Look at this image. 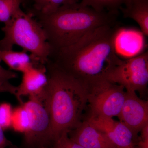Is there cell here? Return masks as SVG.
Listing matches in <instances>:
<instances>
[{
	"instance_id": "obj_22",
	"label": "cell",
	"mask_w": 148,
	"mask_h": 148,
	"mask_svg": "<svg viewBox=\"0 0 148 148\" xmlns=\"http://www.w3.org/2000/svg\"><path fill=\"white\" fill-rule=\"evenodd\" d=\"M4 130L0 125V148H5L9 145V142L4 133Z\"/></svg>"
},
{
	"instance_id": "obj_19",
	"label": "cell",
	"mask_w": 148,
	"mask_h": 148,
	"mask_svg": "<svg viewBox=\"0 0 148 148\" xmlns=\"http://www.w3.org/2000/svg\"><path fill=\"white\" fill-rule=\"evenodd\" d=\"M18 77V75L11 70H7L0 65V93L9 92L15 96L17 86L10 82V80Z\"/></svg>"
},
{
	"instance_id": "obj_10",
	"label": "cell",
	"mask_w": 148,
	"mask_h": 148,
	"mask_svg": "<svg viewBox=\"0 0 148 148\" xmlns=\"http://www.w3.org/2000/svg\"><path fill=\"white\" fill-rule=\"evenodd\" d=\"M145 36L141 31L137 29L125 28L116 29L114 45L117 54L119 57L127 59L145 52Z\"/></svg>"
},
{
	"instance_id": "obj_5",
	"label": "cell",
	"mask_w": 148,
	"mask_h": 148,
	"mask_svg": "<svg viewBox=\"0 0 148 148\" xmlns=\"http://www.w3.org/2000/svg\"><path fill=\"white\" fill-rule=\"evenodd\" d=\"M88 86L90 114L111 118L118 116L126 96L124 88L106 79Z\"/></svg>"
},
{
	"instance_id": "obj_4",
	"label": "cell",
	"mask_w": 148,
	"mask_h": 148,
	"mask_svg": "<svg viewBox=\"0 0 148 148\" xmlns=\"http://www.w3.org/2000/svg\"><path fill=\"white\" fill-rule=\"evenodd\" d=\"M1 30L4 37L0 40V50H12L14 46H18L30 52L38 63L45 65L52 47L42 27L32 13L19 9L4 23Z\"/></svg>"
},
{
	"instance_id": "obj_7",
	"label": "cell",
	"mask_w": 148,
	"mask_h": 148,
	"mask_svg": "<svg viewBox=\"0 0 148 148\" xmlns=\"http://www.w3.org/2000/svg\"><path fill=\"white\" fill-rule=\"evenodd\" d=\"M24 103V106L29 115L30 123L28 130L25 132L27 143L31 145H38L41 148L51 142V120L44 101L34 97H29Z\"/></svg>"
},
{
	"instance_id": "obj_21",
	"label": "cell",
	"mask_w": 148,
	"mask_h": 148,
	"mask_svg": "<svg viewBox=\"0 0 148 148\" xmlns=\"http://www.w3.org/2000/svg\"><path fill=\"white\" fill-rule=\"evenodd\" d=\"M68 132H64L54 143L61 148H85L69 138Z\"/></svg>"
},
{
	"instance_id": "obj_14",
	"label": "cell",
	"mask_w": 148,
	"mask_h": 148,
	"mask_svg": "<svg viewBox=\"0 0 148 148\" xmlns=\"http://www.w3.org/2000/svg\"><path fill=\"white\" fill-rule=\"evenodd\" d=\"M3 61L10 70L21 72L27 71L34 66L42 65L35 61L32 56L22 50L16 51L12 50H0V62Z\"/></svg>"
},
{
	"instance_id": "obj_6",
	"label": "cell",
	"mask_w": 148,
	"mask_h": 148,
	"mask_svg": "<svg viewBox=\"0 0 148 148\" xmlns=\"http://www.w3.org/2000/svg\"><path fill=\"white\" fill-rule=\"evenodd\" d=\"M106 79L122 86L126 91L143 92L148 84V51L133 58L122 60Z\"/></svg>"
},
{
	"instance_id": "obj_23",
	"label": "cell",
	"mask_w": 148,
	"mask_h": 148,
	"mask_svg": "<svg viewBox=\"0 0 148 148\" xmlns=\"http://www.w3.org/2000/svg\"><path fill=\"white\" fill-rule=\"evenodd\" d=\"M41 148H61L60 147H58L57 145L55 143H53V145L51 147H49L48 146H46V147H43Z\"/></svg>"
},
{
	"instance_id": "obj_20",
	"label": "cell",
	"mask_w": 148,
	"mask_h": 148,
	"mask_svg": "<svg viewBox=\"0 0 148 148\" xmlns=\"http://www.w3.org/2000/svg\"><path fill=\"white\" fill-rule=\"evenodd\" d=\"M13 109L8 103L0 104V125L5 130L10 128L11 126Z\"/></svg>"
},
{
	"instance_id": "obj_1",
	"label": "cell",
	"mask_w": 148,
	"mask_h": 148,
	"mask_svg": "<svg viewBox=\"0 0 148 148\" xmlns=\"http://www.w3.org/2000/svg\"><path fill=\"white\" fill-rule=\"evenodd\" d=\"M112 24L92 30L71 45L52 49L49 60L88 85L106 79L123 60L115 50Z\"/></svg>"
},
{
	"instance_id": "obj_9",
	"label": "cell",
	"mask_w": 148,
	"mask_h": 148,
	"mask_svg": "<svg viewBox=\"0 0 148 148\" xmlns=\"http://www.w3.org/2000/svg\"><path fill=\"white\" fill-rule=\"evenodd\" d=\"M86 119L96 129L103 132L120 148H134L135 136L130 130L121 121L112 118L89 115Z\"/></svg>"
},
{
	"instance_id": "obj_8",
	"label": "cell",
	"mask_w": 148,
	"mask_h": 148,
	"mask_svg": "<svg viewBox=\"0 0 148 148\" xmlns=\"http://www.w3.org/2000/svg\"><path fill=\"white\" fill-rule=\"evenodd\" d=\"M118 117L135 136L148 124V102L140 99L135 92L126 91V96Z\"/></svg>"
},
{
	"instance_id": "obj_15",
	"label": "cell",
	"mask_w": 148,
	"mask_h": 148,
	"mask_svg": "<svg viewBox=\"0 0 148 148\" xmlns=\"http://www.w3.org/2000/svg\"><path fill=\"white\" fill-rule=\"evenodd\" d=\"M34 11L29 12L35 14H48L53 13L62 6L79 2L81 0H32Z\"/></svg>"
},
{
	"instance_id": "obj_18",
	"label": "cell",
	"mask_w": 148,
	"mask_h": 148,
	"mask_svg": "<svg viewBox=\"0 0 148 148\" xmlns=\"http://www.w3.org/2000/svg\"><path fill=\"white\" fill-rule=\"evenodd\" d=\"M24 0H0V21H8L16 11Z\"/></svg>"
},
{
	"instance_id": "obj_3",
	"label": "cell",
	"mask_w": 148,
	"mask_h": 148,
	"mask_svg": "<svg viewBox=\"0 0 148 148\" xmlns=\"http://www.w3.org/2000/svg\"><path fill=\"white\" fill-rule=\"evenodd\" d=\"M117 13L99 12L78 2L62 6L48 14L33 15L42 27L52 49L73 44L96 28L112 24Z\"/></svg>"
},
{
	"instance_id": "obj_12",
	"label": "cell",
	"mask_w": 148,
	"mask_h": 148,
	"mask_svg": "<svg viewBox=\"0 0 148 148\" xmlns=\"http://www.w3.org/2000/svg\"><path fill=\"white\" fill-rule=\"evenodd\" d=\"M68 134L71 140L85 148H120L86 119Z\"/></svg>"
},
{
	"instance_id": "obj_16",
	"label": "cell",
	"mask_w": 148,
	"mask_h": 148,
	"mask_svg": "<svg viewBox=\"0 0 148 148\" xmlns=\"http://www.w3.org/2000/svg\"><path fill=\"white\" fill-rule=\"evenodd\" d=\"M123 1V0H81L80 2L99 12H108L117 13Z\"/></svg>"
},
{
	"instance_id": "obj_13",
	"label": "cell",
	"mask_w": 148,
	"mask_h": 148,
	"mask_svg": "<svg viewBox=\"0 0 148 148\" xmlns=\"http://www.w3.org/2000/svg\"><path fill=\"white\" fill-rule=\"evenodd\" d=\"M123 16L138 23L140 31L148 36V0H123L119 8Z\"/></svg>"
},
{
	"instance_id": "obj_11",
	"label": "cell",
	"mask_w": 148,
	"mask_h": 148,
	"mask_svg": "<svg viewBox=\"0 0 148 148\" xmlns=\"http://www.w3.org/2000/svg\"><path fill=\"white\" fill-rule=\"evenodd\" d=\"M22 74V80L17 86L15 96L21 105L24 103L22 96L43 98L48 81L45 65L33 66Z\"/></svg>"
},
{
	"instance_id": "obj_17",
	"label": "cell",
	"mask_w": 148,
	"mask_h": 148,
	"mask_svg": "<svg viewBox=\"0 0 148 148\" xmlns=\"http://www.w3.org/2000/svg\"><path fill=\"white\" fill-rule=\"evenodd\" d=\"M29 115L24 106L21 105L13 110L11 127L14 130L25 133L29 128Z\"/></svg>"
},
{
	"instance_id": "obj_2",
	"label": "cell",
	"mask_w": 148,
	"mask_h": 148,
	"mask_svg": "<svg viewBox=\"0 0 148 148\" xmlns=\"http://www.w3.org/2000/svg\"><path fill=\"white\" fill-rule=\"evenodd\" d=\"M45 66L48 81L44 103L50 118L51 138L55 142L83 121V114L88 106V86L49 59Z\"/></svg>"
}]
</instances>
